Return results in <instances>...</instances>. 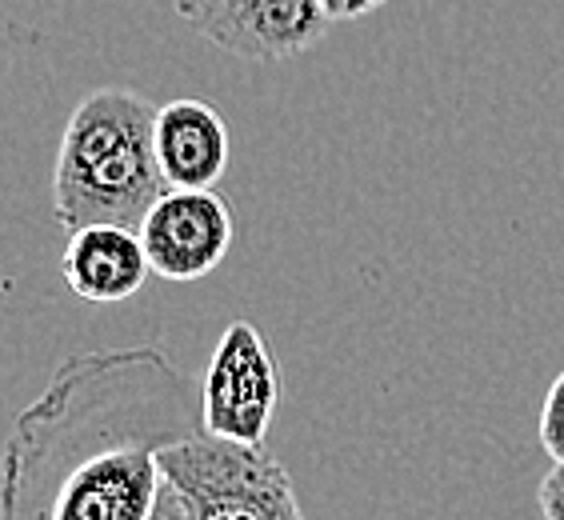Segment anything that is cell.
<instances>
[{"instance_id":"1","label":"cell","mask_w":564,"mask_h":520,"mask_svg":"<svg viewBox=\"0 0 564 520\" xmlns=\"http://www.w3.org/2000/svg\"><path fill=\"white\" fill-rule=\"evenodd\" d=\"M200 433V389L164 348L73 353L12 424L4 520H149L161 453Z\"/></svg>"},{"instance_id":"2","label":"cell","mask_w":564,"mask_h":520,"mask_svg":"<svg viewBox=\"0 0 564 520\" xmlns=\"http://www.w3.org/2000/svg\"><path fill=\"white\" fill-rule=\"evenodd\" d=\"M156 156V105L132 88L88 93L61 132L53 164L56 225H124L141 232L149 208L169 193Z\"/></svg>"},{"instance_id":"3","label":"cell","mask_w":564,"mask_h":520,"mask_svg":"<svg viewBox=\"0 0 564 520\" xmlns=\"http://www.w3.org/2000/svg\"><path fill=\"white\" fill-rule=\"evenodd\" d=\"M196 520H304L289 468L264 445H237L200 433L161 453Z\"/></svg>"},{"instance_id":"4","label":"cell","mask_w":564,"mask_h":520,"mask_svg":"<svg viewBox=\"0 0 564 520\" xmlns=\"http://www.w3.org/2000/svg\"><path fill=\"white\" fill-rule=\"evenodd\" d=\"M200 404H205V433L237 445H264L272 412L281 404V372L261 328L249 321H232L220 333L200 380Z\"/></svg>"},{"instance_id":"5","label":"cell","mask_w":564,"mask_h":520,"mask_svg":"<svg viewBox=\"0 0 564 520\" xmlns=\"http://www.w3.org/2000/svg\"><path fill=\"white\" fill-rule=\"evenodd\" d=\"M181 21L240 61H289L321 44L328 12L321 0H173Z\"/></svg>"},{"instance_id":"6","label":"cell","mask_w":564,"mask_h":520,"mask_svg":"<svg viewBox=\"0 0 564 520\" xmlns=\"http://www.w3.org/2000/svg\"><path fill=\"white\" fill-rule=\"evenodd\" d=\"M232 208L213 188H169L141 225L152 272L164 281H200L232 249Z\"/></svg>"},{"instance_id":"7","label":"cell","mask_w":564,"mask_h":520,"mask_svg":"<svg viewBox=\"0 0 564 520\" xmlns=\"http://www.w3.org/2000/svg\"><path fill=\"white\" fill-rule=\"evenodd\" d=\"M68 293L88 304H120L137 296L152 277V260L137 228L88 225L76 228L61 257Z\"/></svg>"},{"instance_id":"8","label":"cell","mask_w":564,"mask_h":520,"mask_svg":"<svg viewBox=\"0 0 564 520\" xmlns=\"http://www.w3.org/2000/svg\"><path fill=\"white\" fill-rule=\"evenodd\" d=\"M228 152V124L208 100L181 97L156 109V156L173 188H213Z\"/></svg>"},{"instance_id":"9","label":"cell","mask_w":564,"mask_h":520,"mask_svg":"<svg viewBox=\"0 0 564 520\" xmlns=\"http://www.w3.org/2000/svg\"><path fill=\"white\" fill-rule=\"evenodd\" d=\"M541 448L553 456L556 465H564V372L549 384L541 409Z\"/></svg>"},{"instance_id":"10","label":"cell","mask_w":564,"mask_h":520,"mask_svg":"<svg viewBox=\"0 0 564 520\" xmlns=\"http://www.w3.org/2000/svg\"><path fill=\"white\" fill-rule=\"evenodd\" d=\"M149 520H196V517H193V509L185 505V497L176 492L173 480L164 477L161 497H156V505H152V517Z\"/></svg>"},{"instance_id":"11","label":"cell","mask_w":564,"mask_h":520,"mask_svg":"<svg viewBox=\"0 0 564 520\" xmlns=\"http://www.w3.org/2000/svg\"><path fill=\"white\" fill-rule=\"evenodd\" d=\"M541 512L544 520H564V465L541 480Z\"/></svg>"},{"instance_id":"12","label":"cell","mask_w":564,"mask_h":520,"mask_svg":"<svg viewBox=\"0 0 564 520\" xmlns=\"http://www.w3.org/2000/svg\"><path fill=\"white\" fill-rule=\"evenodd\" d=\"M384 0H321V9L328 12V21H360L372 9H380Z\"/></svg>"}]
</instances>
